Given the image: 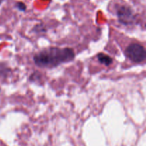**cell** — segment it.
I'll return each mask as SVG.
<instances>
[{"label":"cell","instance_id":"cell-4","mask_svg":"<svg viewBox=\"0 0 146 146\" xmlns=\"http://www.w3.org/2000/svg\"><path fill=\"white\" fill-rule=\"evenodd\" d=\"M98 62L101 64H104L105 66H109L112 64L113 59L108 54H106L104 53H99L97 55Z\"/></svg>","mask_w":146,"mask_h":146},{"label":"cell","instance_id":"cell-3","mask_svg":"<svg viewBox=\"0 0 146 146\" xmlns=\"http://www.w3.org/2000/svg\"><path fill=\"white\" fill-rule=\"evenodd\" d=\"M117 16L118 21L124 25H130L134 23L135 15L131 7L121 5L117 7Z\"/></svg>","mask_w":146,"mask_h":146},{"label":"cell","instance_id":"cell-7","mask_svg":"<svg viewBox=\"0 0 146 146\" xmlns=\"http://www.w3.org/2000/svg\"><path fill=\"white\" fill-rule=\"evenodd\" d=\"M34 31H37V32H40V31H41V32H43V31H46V30L44 29V26L42 25V24H41V25H37L36 26L35 28H34Z\"/></svg>","mask_w":146,"mask_h":146},{"label":"cell","instance_id":"cell-6","mask_svg":"<svg viewBox=\"0 0 146 146\" xmlns=\"http://www.w3.org/2000/svg\"><path fill=\"white\" fill-rule=\"evenodd\" d=\"M16 7H17L19 10H20V11H25L26 9H27V7H26L25 4H24L23 2H21V1H19V2H17V4H16Z\"/></svg>","mask_w":146,"mask_h":146},{"label":"cell","instance_id":"cell-2","mask_svg":"<svg viewBox=\"0 0 146 146\" xmlns=\"http://www.w3.org/2000/svg\"><path fill=\"white\" fill-rule=\"evenodd\" d=\"M127 57L135 63H141L145 59L146 53L145 47L138 43H132L125 49Z\"/></svg>","mask_w":146,"mask_h":146},{"label":"cell","instance_id":"cell-1","mask_svg":"<svg viewBox=\"0 0 146 146\" xmlns=\"http://www.w3.org/2000/svg\"><path fill=\"white\" fill-rule=\"evenodd\" d=\"M75 57L74 50L69 47H48L34 56L36 65L41 68H54L62 63L69 62Z\"/></svg>","mask_w":146,"mask_h":146},{"label":"cell","instance_id":"cell-5","mask_svg":"<svg viewBox=\"0 0 146 146\" xmlns=\"http://www.w3.org/2000/svg\"><path fill=\"white\" fill-rule=\"evenodd\" d=\"M10 69L4 64H0V76H6L9 72Z\"/></svg>","mask_w":146,"mask_h":146}]
</instances>
